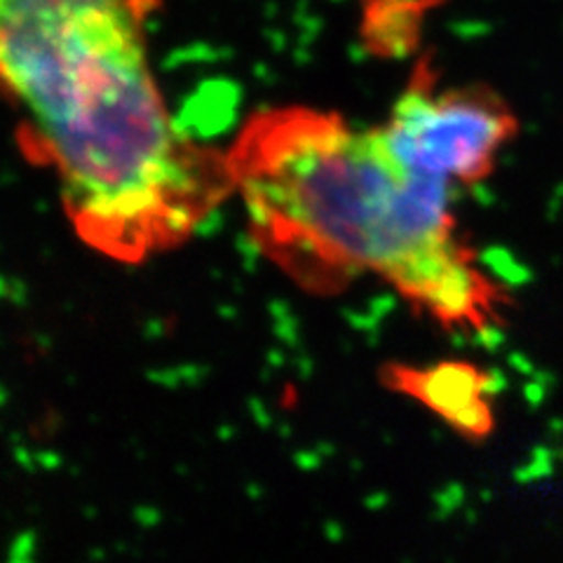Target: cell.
Returning a JSON list of instances; mask_svg holds the SVG:
<instances>
[{
    "label": "cell",
    "instance_id": "1",
    "mask_svg": "<svg viewBox=\"0 0 563 563\" xmlns=\"http://www.w3.org/2000/svg\"><path fill=\"white\" fill-rule=\"evenodd\" d=\"M20 141L55 172L78 238L120 263L186 242L233 188L176 132L146 57L144 0H0Z\"/></svg>",
    "mask_w": 563,
    "mask_h": 563
},
{
    "label": "cell",
    "instance_id": "2",
    "mask_svg": "<svg viewBox=\"0 0 563 563\" xmlns=\"http://www.w3.org/2000/svg\"><path fill=\"white\" fill-rule=\"evenodd\" d=\"M225 161L258 246L303 285L376 275L446 327L484 331L498 317L500 294L457 235L455 186L401 167L378 130L268 109Z\"/></svg>",
    "mask_w": 563,
    "mask_h": 563
},
{
    "label": "cell",
    "instance_id": "3",
    "mask_svg": "<svg viewBox=\"0 0 563 563\" xmlns=\"http://www.w3.org/2000/svg\"><path fill=\"white\" fill-rule=\"evenodd\" d=\"M378 132L401 167L457 186L486 179L519 122L498 97L434 90L426 78L397 99Z\"/></svg>",
    "mask_w": 563,
    "mask_h": 563
},
{
    "label": "cell",
    "instance_id": "4",
    "mask_svg": "<svg viewBox=\"0 0 563 563\" xmlns=\"http://www.w3.org/2000/svg\"><path fill=\"white\" fill-rule=\"evenodd\" d=\"M397 387L426 401L470 437H484L490 430L488 380L474 366L442 364L430 372H397Z\"/></svg>",
    "mask_w": 563,
    "mask_h": 563
}]
</instances>
